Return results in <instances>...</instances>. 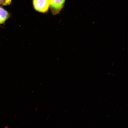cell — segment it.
<instances>
[{"label": "cell", "mask_w": 128, "mask_h": 128, "mask_svg": "<svg viewBox=\"0 0 128 128\" xmlns=\"http://www.w3.org/2000/svg\"><path fill=\"white\" fill-rule=\"evenodd\" d=\"M33 5L36 10L42 13L47 12L50 7L48 0H33Z\"/></svg>", "instance_id": "6da1fadb"}, {"label": "cell", "mask_w": 128, "mask_h": 128, "mask_svg": "<svg viewBox=\"0 0 128 128\" xmlns=\"http://www.w3.org/2000/svg\"><path fill=\"white\" fill-rule=\"evenodd\" d=\"M50 7L53 14L59 13L64 7L66 0H48Z\"/></svg>", "instance_id": "7a4b0ae2"}, {"label": "cell", "mask_w": 128, "mask_h": 128, "mask_svg": "<svg viewBox=\"0 0 128 128\" xmlns=\"http://www.w3.org/2000/svg\"><path fill=\"white\" fill-rule=\"evenodd\" d=\"M10 14L4 8L0 7V25L4 24L9 18Z\"/></svg>", "instance_id": "3957f363"}, {"label": "cell", "mask_w": 128, "mask_h": 128, "mask_svg": "<svg viewBox=\"0 0 128 128\" xmlns=\"http://www.w3.org/2000/svg\"><path fill=\"white\" fill-rule=\"evenodd\" d=\"M12 0H0V6H8L10 5Z\"/></svg>", "instance_id": "277c9868"}]
</instances>
